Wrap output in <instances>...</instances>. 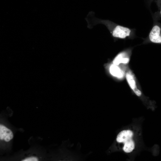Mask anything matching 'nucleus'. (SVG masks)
I'll use <instances>...</instances> for the list:
<instances>
[{
    "instance_id": "7ed1b4c3",
    "label": "nucleus",
    "mask_w": 161,
    "mask_h": 161,
    "mask_svg": "<svg viewBox=\"0 0 161 161\" xmlns=\"http://www.w3.org/2000/svg\"><path fill=\"white\" fill-rule=\"evenodd\" d=\"M130 32L129 28L118 25L113 30L112 35L115 37L124 38L129 36Z\"/></svg>"
},
{
    "instance_id": "6e6552de",
    "label": "nucleus",
    "mask_w": 161,
    "mask_h": 161,
    "mask_svg": "<svg viewBox=\"0 0 161 161\" xmlns=\"http://www.w3.org/2000/svg\"><path fill=\"white\" fill-rule=\"evenodd\" d=\"M134 147V142L131 138L124 143L123 150L126 153H130L133 150Z\"/></svg>"
},
{
    "instance_id": "423d86ee",
    "label": "nucleus",
    "mask_w": 161,
    "mask_h": 161,
    "mask_svg": "<svg viewBox=\"0 0 161 161\" xmlns=\"http://www.w3.org/2000/svg\"><path fill=\"white\" fill-rule=\"evenodd\" d=\"M129 58L124 52L118 54L113 60L112 63L117 65H125L129 64Z\"/></svg>"
},
{
    "instance_id": "9d476101",
    "label": "nucleus",
    "mask_w": 161,
    "mask_h": 161,
    "mask_svg": "<svg viewBox=\"0 0 161 161\" xmlns=\"http://www.w3.org/2000/svg\"><path fill=\"white\" fill-rule=\"evenodd\" d=\"M160 13L161 14V11H160Z\"/></svg>"
},
{
    "instance_id": "39448f33",
    "label": "nucleus",
    "mask_w": 161,
    "mask_h": 161,
    "mask_svg": "<svg viewBox=\"0 0 161 161\" xmlns=\"http://www.w3.org/2000/svg\"><path fill=\"white\" fill-rule=\"evenodd\" d=\"M160 28L157 25L154 26L149 35L150 41L154 43H161V36H160Z\"/></svg>"
},
{
    "instance_id": "f03ea898",
    "label": "nucleus",
    "mask_w": 161,
    "mask_h": 161,
    "mask_svg": "<svg viewBox=\"0 0 161 161\" xmlns=\"http://www.w3.org/2000/svg\"><path fill=\"white\" fill-rule=\"evenodd\" d=\"M124 66L122 67L121 65H117L112 63L108 68L109 73L114 78L119 80H122L125 77L127 68Z\"/></svg>"
},
{
    "instance_id": "1a4fd4ad",
    "label": "nucleus",
    "mask_w": 161,
    "mask_h": 161,
    "mask_svg": "<svg viewBox=\"0 0 161 161\" xmlns=\"http://www.w3.org/2000/svg\"><path fill=\"white\" fill-rule=\"evenodd\" d=\"M22 161H38L37 158L35 157H31L26 158Z\"/></svg>"
},
{
    "instance_id": "f257e3e1",
    "label": "nucleus",
    "mask_w": 161,
    "mask_h": 161,
    "mask_svg": "<svg viewBox=\"0 0 161 161\" xmlns=\"http://www.w3.org/2000/svg\"><path fill=\"white\" fill-rule=\"evenodd\" d=\"M126 81L131 89L137 96H140L142 95L141 91L137 86V84L135 77L131 70L127 68L125 73Z\"/></svg>"
},
{
    "instance_id": "0eeeda50",
    "label": "nucleus",
    "mask_w": 161,
    "mask_h": 161,
    "mask_svg": "<svg viewBox=\"0 0 161 161\" xmlns=\"http://www.w3.org/2000/svg\"><path fill=\"white\" fill-rule=\"evenodd\" d=\"M133 132L129 130H125L120 132L117 135L116 140L118 143H125L132 138Z\"/></svg>"
},
{
    "instance_id": "20e7f679",
    "label": "nucleus",
    "mask_w": 161,
    "mask_h": 161,
    "mask_svg": "<svg viewBox=\"0 0 161 161\" xmlns=\"http://www.w3.org/2000/svg\"><path fill=\"white\" fill-rule=\"evenodd\" d=\"M13 137L12 131L4 125H0V139L8 142L11 140Z\"/></svg>"
}]
</instances>
